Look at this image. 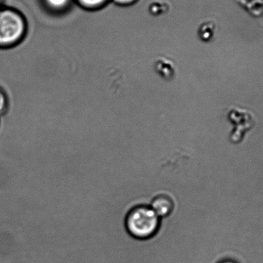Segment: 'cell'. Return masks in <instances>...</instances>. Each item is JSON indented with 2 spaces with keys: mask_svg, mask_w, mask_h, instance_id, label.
Segmentation results:
<instances>
[{
  "mask_svg": "<svg viewBox=\"0 0 263 263\" xmlns=\"http://www.w3.org/2000/svg\"><path fill=\"white\" fill-rule=\"evenodd\" d=\"M8 108V97L6 92L0 88V116L6 114Z\"/></svg>",
  "mask_w": 263,
  "mask_h": 263,
  "instance_id": "7",
  "label": "cell"
},
{
  "mask_svg": "<svg viewBox=\"0 0 263 263\" xmlns=\"http://www.w3.org/2000/svg\"><path fill=\"white\" fill-rule=\"evenodd\" d=\"M2 0H0V9H1Z\"/></svg>",
  "mask_w": 263,
  "mask_h": 263,
  "instance_id": "10",
  "label": "cell"
},
{
  "mask_svg": "<svg viewBox=\"0 0 263 263\" xmlns=\"http://www.w3.org/2000/svg\"><path fill=\"white\" fill-rule=\"evenodd\" d=\"M227 120L233 126L229 135V141L234 145L242 143L247 134L254 129L257 123L253 112L239 106H231L227 109Z\"/></svg>",
  "mask_w": 263,
  "mask_h": 263,
  "instance_id": "3",
  "label": "cell"
},
{
  "mask_svg": "<svg viewBox=\"0 0 263 263\" xmlns=\"http://www.w3.org/2000/svg\"><path fill=\"white\" fill-rule=\"evenodd\" d=\"M27 32L24 15L12 8L0 9V48L13 47L23 41Z\"/></svg>",
  "mask_w": 263,
  "mask_h": 263,
  "instance_id": "2",
  "label": "cell"
},
{
  "mask_svg": "<svg viewBox=\"0 0 263 263\" xmlns=\"http://www.w3.org/2000/svg\"><path fill=\"white\" fill-rule=\"evenodd\" d=\"M160 218L148 205L133 207L126 215L125 227L129 236L139 241L148 240L160 228Z\"/></svg>",
  "mask_w": 263,
  "mask_h": 263,
  "instance_id": "1",
  "label": "cell"
},
{
  "mask_svg": "<svg viewBox=\"0 0 263 263\" xmlns=\"http://www.w3.org/2000/svg\"><path fill=\"white\" fill-rule=\"evenodd\" d=\"M221 263H236V262H233V261H224L223 262H221Z\"/></svg>",
  "mask_w": 263,
  "mask_h": 263,
  "instance_id": "9",
  "label": "cell"
},
{
  "mask_svg": "<svg viewBox=\"0 0 263 263\" xmlns=\"http://www.w3.org/2000/svg\"><path fill=\"white\" fill-rule=\"evenodd\" d=\"M112 3L120 6H129L135 4L138 0H111Z\"/></svg>",
  "mask_w": 263,
  "mask_h": 263,
  "instance_id": "8",
  "label": "cell"
},
{
  "mask_svg": "<svg viewBox=\"0 0 263 263\" xmlns=\"http://www.w3.org/2000/svg\"><path fill=\"white\" fill-rule=\"evenodd\" d=\"M83 9L87 10H98L104 7L110 0H76Z\"/></svg>",
  "mask_w": 263,
  "mask_h": 263,
  "instance_id": "6",
  "label": "cell"
},
{
  "mask_svg": "<svg viewBox=\"0 0 263 263\" xmlns=\"http://www.w3.org/2000/svg\"><path fill=\"white\" fill-rule=\"evenodd\" d=\"M46 9L55 13H60L67 10L72 0H43Z\"/></svg>",
  "mask_w": 263,
  "mask_h": 263,
  "instance_id": "5",
  "label": "cell"
},
{
  "mask_svg": "<svg viewBox=\"0 0 263 263\" xmlns=\"http://www.w3.org/2000/svg\"><path fill=\"white\" fill-rule=\"evenodd\" d=\"M150 207L159 218L167 217L174 210V201L168 195L160 194L153 199Z\"/></svg>",
  "mask_w": 263,
  "mask_h": 263,
  "instance_id": "4",
  "label": "cell"
}]
</instances>
